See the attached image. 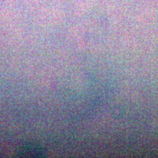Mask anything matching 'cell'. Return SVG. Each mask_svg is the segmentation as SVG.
Returning <instances> with one entry per match:
<instances>
[{
    "label": "cell",
    "instance_id": "obj_1",
    "mask_svg": "<svg viewBox=\"0 0 158 158\" xmlns=\"http://www.w3.org/2000/svg\"><path fill=\"white\" fill-rule=\"evenodd\" d=\"M21 157H40L44 155L40 147L35 145H27L23 147L18 154Z\"/></svg>",
    "mask_w": 158,
    "mask_h": 158
}]
</instances>
